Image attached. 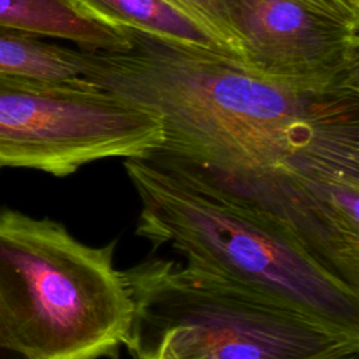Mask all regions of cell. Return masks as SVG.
Listing matches in <instances>:
<instances>
[{"mask_svg":"<svg viewBox=\"0 0 359 359\" xmlns=\"http://www.w3.org/2000/svg\"><path fill=\"white\" fill-rule=\"evenodd\" d=\"M123 50H81L83 79L160 114L158 150L223 182L278 164L321 128L359 114V84L299 88L130 28Z\"/></svg>","mask_w":359,"mask_h":359,"instance_id":"cell-1","label":"cell"},{"mask_svg":"<svg viewBox=\"0 0 359 359\" xmlns=\"http://www.w3.org/2000/svg\"><path fill=\"white\" fill-rule=\"evenodd\" d=\"M123 168L140 201L137 236L192 268L359 331V292L209 171L161 150L125 158Z\"/></svg>","mask_w":359,"mask_h":359,"instance_id":"cell-2","label":"cell"},{"mask_svg":"<svg viewBox=\"0 0 359 359\" xmlns=\"http://www.w3.org/2000/svg\"><path fill=\"white\" fill-rule=\"evenodd\" d=\"M115 243L91 247L50 219L0 209V331L22 359L116 358L133 300Z\"/></svg>","mask_w":359,"mask_h":359,"instance_id":"cell-3","label":"cell"},{"mask_svg":"<svg viewBox=\"0 0 359 359\" xmlns=\"http://www.w3.org/2000/svg\"><path fill=\"white\" fill-rule=\"evenodd\" d=\"M135 320L128 351L167 334L191 359H359V331L187 264L123 271Z\"/></svg>","mask_w":359,"mask_h":359,"instance_id":"cell-4","label":"cell"},{"mask_svg":"<svg viewBox=\"0 0 359 359\" xmlns=\"http://www.w3.org/2000/svg\"><path fill=\"white\" fill-rule=\"evenodd\" d=\"M163 142L158 112L86 79L0 81V170L66 177L97 160L144 157Z\"/></svg>","mask_w":359,"mask_h":359,"instance_id":"cell-5","label":"cell"},{"mask_svg":"<svg viewBox=\"0 0 359 359\" xmlns=\"http://www.w3.org/2000/svg\"><path fill=\"white\" fill-rule=\"evenodd\" d=\"M220 182L276 219L359 292V114L321 128L266 170Z\"/></svg>","mask_w":359,"mask_h":359,"instance_id":"cell-6","label":"cell"},{"mask_svg":"<svg viewBox=\"0 0 359 359\" xmlns=\"http://www.w3.org/2000/svg\"><path fill=\"white\" fill-rule=\"evenodd\" d=\"M245 69L299 88L359 84V25L304 0H226Z\"/></svg>","mask_w":359,"mask_h":359,"instance_id":"cell-7","label":"cell"},{"mask_svg":"<svg viewBox=\"0 0 359 359\" xmlns=\"http://www.w3.org/2000/svg\"><path fill=\"white\" fill-rule=\"evenodd\" d=\"M84 15L111 27L130 28L199 52L243 62L210 31L165 0H70Z\"/></svg>","mask_w":359,"mask_h":359,"instance_id":"cell-8","label":"cell"},{"mask_svg":"<svg viewBox=\"0 0 359 359\" xmlns=\"http://www.w3.org/2000/svg\"><path fill=\"white\" fill-rule=\"evenodd\" d=\"M0 28L66 39L83 50H123L129 46L122 28L84 15L70 0H0Z\"/></svg>","mask_w":359,"mask_h":359,"instance_id":"cell-9","label":"cell"},{"mask_svg":"<svg viewBox=\"0 0 359 359\" xmlns=\"http://www.w3.org/2000/svg\"><path fill=\"white\" fill-rule=\"evenodd\" d=\"M83 73L84 60L80 49L0 28V81L62 83L80 80Z\"/></svg>","mask_w":359,"mask_h":359,"instance_id":"cell-10","label":"cell"},{"mask_svg":"<svg viewBox=\"0 0 359 359\" xmlns=\"http://www.w3.org/2000/svg\"><path fill=\"white\" fill-rule=\"evenodd\" d=\"M182 10L208 31H210L217 39H220L244 65L243 50L233 28L226 0H165Z\"/></svg>","mask_w":359,"mask_h":359,"instance_id":"cell-11","label":"cell"},{"mask_svg":"<svg viewBox=\"0 0 359 359\" xmlns=\"http://www.w3.org/2000/svg\"><path fill=\"white\" fill-rule=\"evenodd\" d=\"M129 352L135 356V359H191L175 352L167 334H163L151 342L137 346Z\"/></svg>","mask_w":359,"mask_h":359,"instance_id":"cell-12","label":"cell"},{"mask_svg":"<svg viewBox=\"0 0 359 359\" xmlns=\"http://www.w3.org/2000/svg\"><path fill=\"white\" fill-rule=\"evenodd\" d=\"M341 20L359 25V6L351 0H304Z\"/></svg>","mask_w":359,"mask_h":359,"instance_id":"cell-13","label":"cell"},{"mask_svg":"<svg viewBox=\"0 0 359 359\" xmlns=\"http://www.w3.org/2000/svg\"><path fill=\"white\" fill-rule=\"evenodd\" d=\"M0 359H22L20 355H17L14 351H11L0 331Z\"/></svg>","mask_w":359,"mask_h":359,"instance_id":"cell-14","label":"cell"},{"mask_svg":"<svg viewBox=\"0 0 359 359\" xmlns=\"http://www.w3.org/2000/svg\"><path fill=\"white\" fill-rule=\"evenodd\" d=\"M353 4H356V6H359V0H351Z\"/></svg>","mask_w":359,"mask_h":359,"instance_id":"cell-15","label":"cell"}]
</instances>
